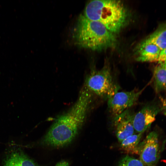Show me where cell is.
<instances>
[{
	"label": "cell",
	"instance_id": "1",
	"mask_svg": "<svg viewBox=\"0 0 166 166\" xmlns=\"http://www.w3.org/2000/svg\"><path fill=\"white\" fill-rule=\"evenodd\" d=\"M92 98L91 92L84 86L71 108L52 125L44 137L42 143L60 147L70 143L84 123Z\"/></svg>",
	"mask_w": 166,
	"mask_h": 166
},
{
	"label": "cell",
	"instance_id": "2",
	"mask_svg": "<svg viewBox=\"0 0 166 166\" xmlns=\"http://www.w3.org/2000/svg\"><path fill=\"white\" fill-rule=\"evenodd\" d=\"M73 37L79 46L97 51L113 47L117 42L115 34L102 24L88 19L82 14L74 28Z\"/></svg>",
	"mask_w": 166,
	"mask_h": 166
},
{
	"label": "cell",
	"instance_id": "3",
	"mask_svg": "<svg viewBox=\"0 0 166 166\" xmlns=\"http://www.w3.org/2000/svg\"><path fill=\"white\" fill-rule=\"evenodd\" d=\"M83 15L88 19L101 23L114 34L125 26L129 17L123 3L113 0L91 1L87 4Z\"/></svg>",
	"mask_w": 166,
	"mask_h": 166
},
{
	"label": "cell",
	"instance_id": "4",
	"mask_svg": "<svg viewBox=\"0 0 166 166\" xmlns=\"http://www.w3.org/2000/svg\"><path fill=\"white\" fill-rule=\"evenodd\" d=\"M85 82V86L91 93L106 100L120 89L113 79L110 69L106 65L100 69L92 71Z\"/></svg>",
	"mask_w": 166,
	"mask_h": 166
},
{
	"label": "cell",
	"instance_id": "5",
	"mask_svg": "<svg viewBox=\"0 0 166 166\" xmlns=\"http://www.w3.org/2000/svg\"><path fill=\"white\" fill-rule=\"evenodd\" d=\"M138 149L140 160L144 166H156L161 150L158 136L156 132H150L139 144Z\"/></svg>",
	"mask_w": 166,
	"mask_h": 166
},
{
	"label": "cell",
	"instance_id": "6",
	"mask_svg": "<svg viewBox=\"0 0 166 166\" xmlns=\"http://www.w3.org/2000/svg\"><path fill=\"white\" fill-rule=\"evenodd\" d=\"M140 90L118 92L107 100L108 109L114 117L134 105L137 101L144 89Z\"/></svg>",
	"mask_w": 166,
	"mask_h": 166
},
{
	"label": "cell",
	"instance_id": "7",
	"mask_svg": "<svg viewBox=\"0 0 166 166\" xmlns=\"http://www.w3.org/2000/svg\"><path fill=\"white\" fill-rule=\"evenodd\" d=\"M162 109L152 104L143 106L134 115L133 124L135 131L137 133H143L155 121L156 116Z\"/></svg>",
	"mask_w": 166,
	"mask_h": 166
},
{
	"label": "cell",
	"instance_id": "8",
	"mask_svg": "<svg viewBox=\"0 0 166 166\" xmlns=\"http://www.w3.org/2000/svg\"><path fill=\"white\" fill-rule=\"evenodd\" d=\"M135 113L129 109L114 117L117 138L120 142L134 134L133 121Z\"/></svg>",
	"mask_w": 166,
	"mask_h": 166
},
{
	"label": "cell",
	"instance_id": "9",
	"mask_svg": "<svg viewBox=\"0 0 166 166\" xmlns=\"http://www.w3.org/2000/svg\"><path fill=\"white\" fill-rule=\"evenodd\" d=\"M161 51L155 45L140 43L136 49V60L142 62L158 61Z\"/></svg>",
	"mask_w": 166,
	"mask_h": 166
},
{
	"label": "cell",
	"instance_id": "10",
	"mask_svg": "<svg viewBox=\"0 0 166 166\" xmlns=\"http://www.w3.org/2000/svg\"><path fill=\"white\" fill-rule=\"evenodd\" d=\"M141 43L155 45L161 50L166 48V23L160 25L156 30Z\"/></svg>",
	"mask_w": 166,
	"mask_h": 166
},
{
	"label": "cell",
	"instance_id": "11",
	"mask_svg": "<svg viewBox=\"0 0 166 166\" xmlns=\"http://www.w3.org/2000/svg\"><path fill=\"white\" fill-rule=\"evenodd\" d=\"M143 133L134 134L120 143L121 149L128 153L138 154L139 143Z\"/></svg>",
	"mask_w": 166,
	"mask_h": 166
},
{
	"label": "cell",
	"instance_id": "12",
	"mask_svg": "<svg viewBox=\"0 0 166 166\" xmlns=\"http://www.w3.org/2000/svg\"><path fill=\"white\" fill-rule=\"evenodd\" d=\"M154 85L158 92L166 87V64H159L154 70Z\"/></svg>",
	"mask_w": 166,
	"mask_h": 166
},
{
	"label": "cell",
	"instance_id": "13",
	"mask_svg": "<svg viewBox=\"0 0 166 166\" xmlns=\"http://www.w3.org/2000/svg\"><path fill=\"white\" fill-rule=\"evenodd\" d=\"M15 154L19 166H38L23 153L18 152Z\"/></svg>",
	"mask_w": 166,
	"mask_h": 166
},
{
	"label": "cell",
	"instance_id": "14",
	"mask_svg": "<svg viewBox=\"0 0 166 166\" xmlns=\"http://www.w3.org/2000/svg\"><path fill=\"white\" fill-rule=\"evenodd\" d=\"M118 166H144L139 160L127 156L119 161Z\"/></svg>",
	"mask_w": 166,
	"mask_h": 166
},
{
	"label": "cell",
	"instance_id": "15",
	"mask_svg": "<svg viewBox=\"0 0 166 166\" xmlns=\"http://www.w3.org/2000/svg\"><path fill=\"white\" fill-rule=\"evenodd\" d=\"M4 166H19L15 153L6 160Z\"/></svg>",
	"mask_w": 166,
	"mask_h": 166
},
{
	"label": "cell",
	"instance_id": "16",
	"mask_svg": "<svg viewBox=\"0 0 166 166\" xmlns=\"http://www.w3.org/2000/svg\"><path fill=\"white\" fill-rule=\"evenodd\" d=\"M157 62L159 64H166V48L161 50Z\"/></svg>",
	"mask_w": 166,
	"mask_h": 166
},
{
	"label": "cell",
	"instance_id": "17",
	"mask_svg": "<svg viewBox=\"0 0 166 166\" xmlns=\"http://www.w3.org/2000/svg\"><path fill=\"white\" fill-rule=\"evenodd\" d=\"M69 163L65 161H62L57 163L55 166H69Z\"/></svg>",
	"mask_w": 166,
	"mask_h": 166
},
{
	"label": "cell",
	"instance_id": "18",
	"mask_svg": "<svg viewBox=\"0 0 166 166\" xmlns=\"http://www.w3.org/2000/svg\"><path fill=\"white\" fill-rule=\"evenodd\" d=\"M163 108L164 114L166 115V100L164 101L163 104Z\"/></svg>",
	"mask_w": 166,
	"mask_h": 166
}]
</instances>
